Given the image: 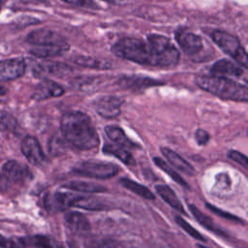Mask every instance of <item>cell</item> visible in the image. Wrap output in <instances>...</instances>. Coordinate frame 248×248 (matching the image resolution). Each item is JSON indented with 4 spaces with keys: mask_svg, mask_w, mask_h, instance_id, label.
Returning <instances> with one entry per match:
<instances>
[{
    "mask_svg": "<svg viewBox=\"0 0 248 248\" xmlns=\"http://www.w3.org/2000/svg\"><path fill=\"white\" fill-rule=\"evenodd\" d=\"M60 129L66 141L78 150H90L99 145V136L90 118L83 112L65 113L61 118Z\"/></svg>",
    "mask_w": 248,
    "mask_h": 248,
    "instance_id": "obj_1",
    "label": "cell"
},
{
    "mask_svg": "<svg viewBox=\"0 0 248 248\" xmlns=\"http://www.w3.org/2000/svg\"><path fill=\"white\" fill-rule=\"evenodd\" d=\"M195 83L219 98L236 102H248V86L228 78L198 76L195 78Z\"/></svg>",
    "mask_w": 248,
    "mask_h": 248,
    "instance_id": "obj_2",
    "label": "cell"
},
{
    "mask_svg": "<svg viewBox=\"0 0 248 248\" xmlns=\"http://www.w3.org/2000/svg\"><path fill=\"white\" fill-rule=\"evenodd\" d=\"M114 55L146 66H158L155 50L151 44L137 38H122L112 46Z\"/></svg>",
    "mask_w": 248,
    "mask_h": 248,
    "instance_id": "obj_3",
    "label": "cell"
},
{
    "mask_svg": "<svg viewBox=\"0 0 248 248\" xmlns=\"http://www.w3.org/2000/svg\"><path fill=\"white\" fill-rule=\"evenodd\" d=\"M211 39L224 52L232 56L240 66L248 69V53L241 46L238 39L232 34L214 30L211 33Z\"/></svg>",
    "mask_w": 248,
    "mask_h": 248,
    "instance_id": "obj_4",
    "label": "cell"
},
{
    "mask_svg": "<svg viewBox=\"0 0 248 248\" xmlns=\"http://www.w3.org/2000/svg\"><path fill=\"white\" fill-rule=\"evenodd\" d=\"M147 41L155 50L158 66L170 67L178 63L180 57L179 51L169 38L163 35L150 34L147 37Z\"/></svg>",
    "mask_w": 248,
    "mask_h": 248,
    "instance_id": "obj_5",
    "label": "cell"
},
{
    "mask_svg": "<svg viewBox=\"0 0 248 248\" xmlns=\"http://www.w3.org/2000/svg\"><path fill=\"white\" fill-rule=\"evenodd\" d=\"M73 171L82 176L108 179L115 176L119 171V168L116 165L108 162L85 161L77 165L73 169Z\"/></svg>",
    "mask_w": 248,
    "mask_h": 248,
    "instance_id": "obj_6",
    "label": "cell"
},
{
    "mask_svg": "<svg viewBox=\"0 0 248 248\" xmlns=\"http://www.w3.org/2000/svg\"><path fill=\"white\" fill-rule=\"evenodd\" d=\"M27 42L33 46H58L70 47L67 41L59 33L50 29H37L27 35Z\"/></svg>",
    "mask_w": 248,
    "mask_h": 248,
    "instance_id": "obj_7",
    "label": "cell"
},
{
    "mask_svg": "<svg viewBox=\"0 0 248 248\" xmlns=\"http://www.w3.org/2000/svg\"><path fill=\"white\" fill-rule=\"evenodd\" d=\"M21 152L24 157L34 166H43L46 161V155L38 140L32 136L25 137L21 141Z\"/></svg>",
    "mask_w": 248,
    "mask_h": 248,
    "instance_id": "obj_8",
    "label": "cell"
},
{
    "mask_svg": "<svg viewBox=\"0 0 248 248\" xmlns=\"http://www.w3.org/2000/svg\"><path fill=\"white\" fill-rule=\"evenodd\" d=\"M175 39L179 46L187 55H196L203 47L202 40L200 36L186 30H179L175 33Z\"/></svg>",
    "mask_w": 248,
    "mask_h": 248,
    "instance_id": "obj_9",
    "label": "cell"
},
{
    "mask_svg": "<svg viewBox=\"0 0 248 248\" xmlns=\"http://www.w3.org/2000/svg\"><path fill=\"white\" fill-rule=\"evenodd\" d=\"M123 100L115 96H104L95 103L97 112L106 118H114L120 114Z\"/></svg>",
    "mask_w": 248,
    "mask_h": 248,
    "instance_id": "obj_10",
    "label": "cell"
},
{
    "mask_svg": "<svg viewBox=\"0 0 248 248\" xmlns=\"http://www.w3.org/2000/svg\"><path fill=\"white\" fill-rule=\"evenodd\" d=\"M2 170L5 178L10 181L25 182L32 179V173L30 170L25 165H22L19 162L14 160L6 162L2 168Z\"/></svg>",
    "mask_w": 248,
    "mask_h": 248,
    "instance_id": "obj_11",
    "label": "cell"
},
{
    "mask_svg": "<svg viewBox=\"0 0 248 248\" xmlns=\"http://www.w3.org/2000/svg\"><path fill=\"white\" fill-rule=\"evenodd\" d=\"M25 62L19 58L8 59L0 62V81L16 79L25 73Z\"/></svg>",
    "mask_w": 248,
    "mask_h": 248,
    "instance_id": "obj_12",
    "label": "cell"
},
{
    "mask_svg": "<svg viewBox=\"0 0 248 248\" xmlns=\"http://www.w3.org/2000/svg\"><path fill=\"white\" fill-rule=\"evenodd\" d=\"M66 227L75 233L85 234L90 231V223L85 215L78 211H70L65 214Z\"/></svg>",
    "mask_w": 248,
    "mask_h": 248,
    "instance_id": "obj_13",
    "label": "cell"
},
{
    "mask_svg": "<svg viewBox=\"0 0 248 248\" xmlns=\"http://www.w3.org/2000/svg\"><path fill=\"white\" fill-rule=\"evenodd\" d=\"M71 71V68L63 63L59 62H42L35 66L33 72L37 78H43L46 75L61 77Z\"/></svg>",
    "mask_w": 248,
    "mask_h": 248,
    "instance_id": "obj_14",
    "label": "cell"
},
{
    "mask_svg": "<svg viewBox=\"0 0 248 248\" xmlns=\"http://www.w3.org/2000/svg\"><path fill=\"white\" fill-rule=\"evenodd\" d=\"M64 94V89L59 84L51 80L42 81L35 89L33 94V99L37 101H42L51 97H59Z\"/></svg>",
    "mask_w": 248,
    "mask_h": 248,
    "instance_id": "obj_15",
    "label": "cell"
},
{
    "mask_svg": "<svg viewBox=\"0 0 248 248\" xmlns=\"http://www.w3.org/2000/svg\"><path fill=\"white\" fill-rule=\"evenodd\" d=\"M161 152L165 156V158L169 161V163L177 170L187 175L195 174V169L193 168V166L173 150L168 147H161Z\"/></svg>",
    "mask_w": 248,
    "mask_h": 248,
    "instance_id": "obj_16",
    "label": "cell"
},
{
    "mask_svg": "<svg viewBox=\"0 0 248 248\" xmlns=\"http://www.w3.org/2000/svg\"><path fill=\"white\" fill-rule=\"evenodd\" d=\"M212 76L227 78V76L239 77L242 74V69L228 59H221L215 62L210 68Z\"/></svg>",
    "mask_w": 248,
    "mask_h": 248,
    "instance_id": "obj_17",
    "label": "cell"
},
{
    "mask_svg": "<svg viewBox=\"0 0 248 248\" xmlns=\"http://www.w3.org/2000/svg\"><path fill=\"white\" fill-rule=\"evenodd\" d=\"M105 132L107 136L117 145L122 146L124 148H137L139 145L131 140L125 134V132L118 126L108 125L105 128Z\"/></svg>",
    "mask_w": 248,
    "mask_h": 248,
    "instance_id": "obj_18",
    "label": "cell"
},
{
    "mask_svg": "<svg viewBox=\"0 0 248 248\" xmlns=\"http://www.w3.org/2000/svg\"><path fill=\"white\" fill-rule=\"evenodd\" d=\"M156 192L159 194V196L169 204L170 205L173 209L186 214L184 207L181 203V202L179 201V199L177 198V196L175 195V193L167 185H156L155 186Z\"/></svg>",
    "mask_w": 248,
    "mask_h": 248,
    "instance_id": "obj_19",
    "label": "cell"
},
{
    "mask_svg": "<svg viewBox=\"0 0 248 248\" xmlns=\"http://www.w3.org/2000/svg\"><path fill=\"white\" fill-rule=\"evenodd\" d=\"M64 188H68L73 191L81 192V193H102L107 191V189L100 184L93 183V182H86V181H71L63 185Z\"/></svg>",
    "mask_w": 248,
    "mask_h": 248,
    "instance_id": "obj_20",
    "label": "cell"
},
{
    "mask_svg": "<svg viewBox=\"0 0 248 248\" xmlns=\"http://www.w3.org/2000/svg\"><path fill=\"white\" fill-rule=\"evenodd\" d=\"M103 151L106 154L113 155L114 157H116L126 165L133 166L136 164V161L132 156V154L128 150H126L124 147L119 146L117 144H106L103 147Z\"/></svg>",
    "mask_w": 248,
    "mask_h": 248,
    "instance_id": "obj_21",
    "label": "cell"
},
{
    "mask_svg": "<svg viewBox=\"0 0 248 248\" xmlns=\"http://www.w3.org/2000/svg\"><path fill=\"white\" fill-rule=\"evenodd\" d=\"M73 62L77 65L85 68L98 69V70H108L111 68V64L104 59H98L89 56H76L73 58Z\"/></svg>",
    "mask_w": 248,
    "mask_h": 248,
    "instance_id": "obj_22",
    "label": "cell"
},
{
    "mask_svg": "<svg viewBox=\"0 0 248 248\" xmlns=\"http://www.w3.org/2000/svg\"><path fill=\"white\" fill-rule=\"evenodd\" d=\"M120 184L125 187L126 189L130 190L131 192L137 194L138 196L145 199V200H154L155 196L154 194L144 185L138 183L132 179L129 178H121L120 179Z\"/></svg>",
    "mask_w": 248,
    "mask_h": 248,
    "instance_id": "obj_23",
    "label": "cell"
},
{
    "mask_svg": "<svg viewBox=\"0 0 248 248\" xmlns=\"http://www.w3.org/2000/svg\"><path fill=\"white\" fill-rule=\"evenodd\" d=\"M69 47L58 46H34L30 49V53L40 57V58H47L58 56L65 51H67Z\"/></svg>",
    "mask_w": 248,
    "mask_h": 248,
    "instance_id": "obj_24",
    "label": "cell"
},
{
    "mask_svg": "<svg viewBox=\"0 0 248 248\" xmlns=\"http://www.w3.org/2000/svg\"><path fill=\"white\" fill-rule=\"evenodd\" d=\"M189 208H190L192 214L194 215V217L196 218V220H197L202 227H204L205 229H207V230H209V231H211V232H215V233H218V234H221V235L224 234L223 232H222V230H220V229L214 224V222H213L207 215H205L203 212H202L198 207H196L194 204H190V205H189Z\"/></svg>",
    "mask_w": 248,
    "mask_h": 248,
    "instance_id": "obj_25",
    "label": "cell"
},
{
    "mask_svg": "<svg viewBox=\"0 0 248 248\" xmlns=\"http://www.w3.org/2000/svg\"><path fill=\"white\" fill-rule=\"evenodd\" d=\"M154 163L157 167H159L161 170H163L167 174H169V176L174 180L176 183H178L179 185H181L182 187H185V188H189V185L188 183L181 177V175L174 170L172 169L168 163H166L163 159L159 158V157H155L154 159Z\"/></svg>",
    "mask_w": 248,
    "mask_h": 248,
    "instance_id": "obj_26",
    "label": "cell"
},
{
    "mask_svg": "<svg viewBox=\"0 0 248 248\" xmlns=\"http://www.w3.org/2000/svg\"><path fill=\"white\" fill-rule=\"evenodd\" d=\"M119 84L123 87H131V88H139V87H147L150 85L158 84L157 81L152 80L150 78H137V77H125L119 79Z\"/></svg>",
    "mask_w": 248,
    "mask_h": 248,
    "instance_id": "obj_27",
    "label": "cell"
},
{
    "mask_svg": "<svg viewBox=\"0 0 248 248\" xmlns=\"http://www.w3.org/2000/svg\"><path fill=\"white\" fill-rule=\"evenodd\" d=\"M27 245H32L37 248H61L59 244L49 238L48 236L44 235H34L29 238H25Z\"/></svg>",
    "mask_w": 248,
    "mask_h": 248,
    "instance_id": "obj_28",
    "label": "cell"
},
{
    "mask_svg": "<svg viewBox=\"0 0 248 248\" xmlns=\"http://www.w3.org/2000/svg\"><path fill=\"white\" fill-rule=\"evenodd\" d=\"M27 246L25 238L13 237L8 238L0 234V248H25Z\"/></svg>",
    "mask_w": 248,
    "mask_h": 248,
    "instance_id": "obj_29",
    "label": "cell"
},
{
    "mask_svg": "<svg viewBox=\"0 0 248 248\" xmlns=\"http://www.w3.org/2000/svg\"><path fill=\"white\" fill-rule=\"evenodd\" d=\"M175 222L176 224L182 228L189 235H191L192 237L196 238L197 240H201V241H205V238L195 229L193 228L187 221H185L181 216H175Z\"/></svg>",
    "mask_w": 248,
    "mask_h": 248,
    "instance_id": "obj_30",
    "label": "cell"
},
{
    "mask_svg": "<svg viewBox=\"0 0 248 248\" xmlns=\"http://www.w3.org/2000/svg\"><path fill=\"white\" fill-rule=\"evenodd\" d=\"M16 121L12 114L0 110V132L10 131L16 128Z\"/></svg>",
    "mask_w": 248,
    "mask_h": 248,
    "instance_id": "obj_31",
    "label": "cell"
},
{
    "mask_svg": "<svg viewBox=\"0 0 248 248\" xmlns=\"http://www.w3.org/2000/svg\"><path fill=\"white\" fill-rule=\"evenodd\" d=\"M228 157L248 170V157L236 150H230Z\"/></svg>",
    "mask_w": 248,
    "mask_h": 248,
    "instance_id": "obj_32",
    "label": "cell"
},
{
    "mask_svg": "<svg viewBox=\"0 0 248 248\" xmlns=\"http://www.w3.org/2000/svg\"><path fill=\"white\" fill-rule=\"evenodd\" d=\"M205 205H206V207H207L211 212L215 213L216 215H218V216H220V217H222V218H224V219H227V220H230V221H234V222H236V221L240 222V221H241V220H240L238 217H236L235 215L231 214V213H229V212H227V211H224V210H222V209H219V208H217V207L214 206V205H211V204H209V203H206Z\"/></svg>",
    "mask_w": 248,
    "mask_h": 248,
    "instance_id": "obj_33",
    "label": "cell"
},
{
    "mask_svg": "<svg viewBox=\"0 0 248 248\" xmlns=\"http://www.w3.org/2000/svg\"><path fill=\"white\" fill-rule=\"evenodd\" d=\"M71 5H75L78 7L88 8V9H98L99 7L93 0H63Z\"/></svg>",
    "mask_w": 248,
    "mask_h": 248,
    "instance_id": "obj_34",
    "label": "cell"
},
{
    "mask_svg": "<svg viewBox=\"0 0 248 248\" xmlns=\"http://www.w3.org/2000/svg\"><path fill=\"white\" fill-rule=\"evenodd\" d=\"M195 139H196V141L198 142V144L204 145L209 140V135L205 130L198 129L195 134Z\"/></svg>",
    "mask_w": 248,
    "mask_h": 248,
    "instance_id": "obj_35",
    "label": "cell"
},
{
    "mask_svg": "<svg viewBox=\"0 0 248 248\" xmlns=\"http://www.w3.org/2000/svg\"><path fill=\"white\" fill-rule=\"evenodd\" d=\"M96 248H123L122 245L117 242L116 240H112V239H105L103 241H101Z\"/></svg>",
    "mask_w": 248,
    "mask_h": 248,
    "instance_id": "obj_36",
    "label": "cell"
},
{
    "mask_svg": "<svg viewBox=\"0 0 248 248\" xmlns=\"http://www.w3.org/2000/svg\"><path fill=\"white\" fill-rule=\"evenodd\" d=\"M7 92H8V89L5 86L0 85V98L4 97L7 94Z\"/></svg>",
    "mask_w": 248,
    "mask_h": 248,
    "instance_id": "obj_37",
    "label": "cell"
},
{
    "mask_svg": "<svg viewBox=\"0 0 248 248\" xmlns=\"http://www.w3.org/2000/svg\"><path fill=\"white\" fill-rule=\"evenodd\" d=\"M4 180H5V176H4V175H2V174H0V186H1V185H3Z\"/></svg>",
    "mask_w": 248,
    "mask_h": 248,
    "instance_id": "obj_38",
    "label": "cell"
},
{
    "mask_svg": "<svg viewBox=\"0 0 248 248\" xmlns=\"http://www.w3.org/2000/svg\"><path fill=\"white\" fill-rule=\"evenodd\" d=\"M104 1H107V2H109V3H117L120 0H104Z\"/></svg>",
    "mask_w": 248,
    "mask_h": 248,
    "instance_id": "obj_39",
    "label": "cell"
},
{
    "mask_svg": "<svg viewBox=\"0 0 248 248\" xmlns=\"http://www.w3.org/2000/svg\"><path fill=\"white\" fill-rule=\"evenodd\" d=\"M198 247H199V248H209V247H206V246H204V245H201V244H199V245H198Z\"/></svg>",
    "mask_w": 248,
    "mask_h": 248,
    "instance_id": "obj_40",
    "label": "cell"
},
{
    "mask_svg": "<svg viewBox=\"0 0 248 248\" xmlns=\"http://www.w3.org/2000/svg\"><path fill=\"white\" fill-rule=\"evenodd\" d=\"M0 9H1V1H0Z\"/></svg>",
    "mask_w": 248,
    "mask_h": 248,
    "instance_id": "obj_41",
    "label": "cell"
},
{
    "mask_svg": "<svg viewBox=\"0 0 248 248\" xmlns=\"http://www.w3.org/2000/svg\"><path fill=\"white\" fill-rule=\"evenodd\" d=\"M247 81H248V79H247Z\"/></svg>",
    "mask_w": 248,
    "mask_h": 248,
    "instance_id": "obj_42",
    "label": "cell"
}]
</instances>
